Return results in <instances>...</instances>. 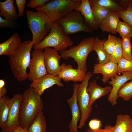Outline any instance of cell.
<instances>
[{
	"instance_id": "obj_11",
	"label": "cell",
	"mask_w": 132,
	"mask_h": 132,
	"mask_svg": "<svg viewBox=\"0 0 132 132\" xmlns=\"http://www.w3.org/2000/svg\"><path fill=\"white\" fill-rule=\"evenodd\" d=\"M121 75L116 74L108 83L112 86V89L108 96L107 100L113 106L117 104L118 92L122 86L127 81L132 79V71H125Z\"/></svg>"
},
{
	"instance_id": "obj_9",
	"label": "cell",
	"mask_w": 132,
	"mask_h": 132,
	"mask_svg": "<svg viewBox=\"0 0 132 132\" xmlns=\"http://www.w3.org/2000/svg\"><path fill=\"white\" fill-rule=\"evenodd\" d=\"M32 57L28 67V79L32 82L48 74L44 63V53L43 50L34 49L32 53Z\"/></svg>"
},
{
	"instance_id": "obj_7",
	"label": "cell",
	"mask_w": 132,
	"mask_h": 132,
	"mask_svg": "<svg viewBox=\"0 0 132 132\" xmlns=\"http://www.w3.org/2000/svg\"><path fill=\"white\" fill-rule=\"evenodd\" d=\"M56 21L67 36L80 32L91 33L93 30L86 25L80 12L76 10L71 11Z\"/></svg>"
},
{
	"instance_id": "obj_25",
	"label": "cell",
	"mask_w": 132,
	"mask_h": 132,
	"mask_svg": "<svg viewBox=\"0 0 132 132\" xmlns=\"http://www.w3.org/2000/svg\"><path fill=\"white\" fill-rule=\"evenodd\" d=\"M10 99L5 95L0 99V127L1 129L6 122L10 109Z\"/></svg>"
},
{
	"instance_id": "obj_38",
	"label": "cell",
	"mask_w": 132,
	"mask_h": 132,
	"mask_svg": "<svg viewBox=\"0 0 132 132\" xmlns=\"http://www.w3.org/2000/svg\"><path fill=\"white\" fill-rule=\"evenodd\" d=\"M88 124L89 128L95 131L100 128L101 122V121L99 119H94L89 121Z\"/></svg>"
},
{
	"instance_id": "obj_4",
	"label": "cell",
	"mask_w": 132,
	"mask_h": 132,
	"mask_svg": "<svg viewBox=\"0 0 132 132\" xmlns=\"http://www.w3.org/2000/svg\"><path fill=\"white\" fill-rule=\"evenodd\" d=\"M72 41L64 33L57 21L52 22L50 32L40 43L33 46L34 49L43 50L47 47H53L60 52L66 49L73 45Z\"/></svg>"
},
{
	"instance_id": "obj_27",
	"label": "cell",
	"mask_w": 132,
	"mask_h": 132,
	"mask_svg": "<svg viewBox=\"0 0 132 132\" xmlns=\"http://www.w3.org/2000/svg\"><path fill=\"white\" fill-rule=\"evenodd\" d=\"M91 6L95 20L99 26L107 16L110 10L106 8L98 5Z\"/></svg>"
},
{
	"instance_id": "obj_41",
	"label": "cell",
	"mask_w": 132,
	"mask_h": 132,
	"mask_svg": "<svg viewBox=\"0 0 132 132\" xmlns=\"http://www.w3.org/2000/svg\"><path fill=\"white\" fill-rule=\"evenodd\" d=\"M119 4L123 8L127 9L130 3L131 0H118Z\"/></svg>"
},
{
	"instance_id": "obj_31",
	"label": "cell",
	"mask_w": 132,
	"mask_h": 132,
	"mask_svg": "<svg viewBox=\"0 0 132 132\" xmlns=\"http://www.w3.org/2000/svg\"><path fill=\"white\" fill-rule=\"evenodd\" d=\"M121 41V39L118 38L114 51L110 56V61L117 64L122 57Z\"/></svg>"
},
{
	"instance_id": "obj_28",
	"label": "cell",
	"mask_w": 132,
	"mask_h": 132,
	"mask_svg": "<svg viewBox=\"0 0 132 132\" xmlns=\"http://www.w3.org/2000/svg\"><path fill=\"white\" fill-rule=\"evenodd\" d=\"M118 97L124 100L129 101L132 97V79L125 83L119 90Z\"/></svg>"
},
{
	"instance_id": "obj_10",
	"label": "cell",
	"mask_w": 132,
	"mask_h": 132,
	"mask_svg": "<svg viewBox=\"0 0 132 132\" xmlns=\"http://www.w3.org/2000/svg\"><path fill=\"white\" fill-rule=\"evenodd\" d=\"M22 97V94H15L10 99L8 119L1 129L2 132H13L16 128L20 126L19 117Z\"/></svg>"
},
{
	"instance_id": "obj_19",
	"label": "cell",
	"mask_w": 132,
	"mask_h": 132,
	"mask_svg": "<svg viewBox=\"0 0 132 132\" xmlns=\"http://www.w3.org/2000/svg\"><path fill=\"white\" fill-rule=\"evenodd\" d=\"M75 10L80 12L88 26L93 30L98 29L99 26L94 19L89 0H82L80 5Z\"/></svg>"
},
{
	"instance_id": "obj_20",
	"label": "cell",
	"mask_w": 132,
	"mask_h": 132,
	"mask_svg": "<svg viewBox=\"0 0 132 132\" xmlns=\"http://www.w3.org/2000/svg\"><path fill=\"white\" fill-rule=\"evenodd\" d=\"M120 18L117 11H110L99 25V27L103 32L115 34L117 33V28Z\"/></svg>"
},
{
	"instance_id": "obj_45",
	"label": "cell",
	"mask_w": 132,
	"mask_h": 132,
	"mask_svg": "<svg viewBox=\"0 0 132 132\" xmlns=\"http://www.w3.org/2000/svg\"></svg>"
},
{
	"instance_id": "obj_12",
	"label": "cell",
	"mask_w": 132,
	"mask_h": 132,
	"mask_svg": "<svg viewBox=\"0 0 132 132\" xmlns=\"http://www.w3.org/2000/svg\"><path fill=\"white\" fill-rule=\"evenodd\" d=\"M58 76L48 73L47 75L33 81L30 85L34 92L41 96L48 88L56 85L59 87H63V84Z\"/></svg>"
},
{
	"instance_id": "obj_43",
	"label": "cell",
	"mask_w": 132,
	"mask_h": 132,
	"mask_svg": "<svg viewBox=\"0 0 132 132\" xmlns=\"http://www.w3.org/2000/svg\"><path fill=\"white\" fill-rule=\"evenodd\" d=\"M86 132H94V131L89 128L87 130Z\"/></svg>"
},
{
	"instance_id": "obj_15",
	"label": "cell",
	"mask_w": 132,
	"mask_h": 132,
	"mask_svg": "<svg viewBox=\"0 0 132 132\" xmlns=\"http://www.w3.org/2000/svg\"><path fill=\"white\" fill-rule=\"evenodd\" d=\"M61 71L58 75L65 82L73 81L75 82H82L84 80L86 73L80 69H74L70 64L66 65L63 63L60 65Z\"/></svg>"
},
{
	"instance_id": "obj_42",
	"label": "cell",
	"mask_w": 132,
	"mask_h": 132,
	"mask_svg": "<svg viewBox=\"0 0 132 132\" xmlns=\"http://www.w3.org/2000/svg\"><path fill=\"white\" fill-rule=\"evenodd\" d=\"M13 132H29L27 129L23 128L19 126L16 128Z\"/></svg>"
},
{
	"instance_id": "obj_32",
	"label": "cell",
	"mask_w": 132,
	"mask_h": 132,
	"mask_svg": "<svg viewBox=\"0 0 132 132\" xmlns=\"http://www.w3.org/2000/svg\"><path fill=\"white\" fill-rule=\"evenodd\" d=\"M128 71H132V58L128 60L122 57L117 63V74Z\"/></svg>"
},
{
	"instance_id": "obj_16",
	"label": "cell",
	"mask_w": 132,
	"mask_h": 132,
	"mask_svg": "<svg viewBox=\"0 0 132 132\" xmlns=\"http://www.w3.org/2000/svg\"><path fill=\"white\" fill-rule=\"evenodd\" d=\"M117 73V64L111 61L103 64H95L93 66V73L101 74L102 81L104 83L109 81Z\"/></svg>"
},
{
	"instance_id": "obj_24",
	"label": "cell",
	"mask_w": 132,
	"mask_h": 132,
	"mask_svg": "<svg viewBox=\"0 0 132 132\" xmlns=\"http://www.w3.org/2000/svg\"><path fill=\"white\" fill-rule=\"evenodd\" d=\"M45 117L42 111L39 112L27 129L29 132H46Z\"/></svg>"
},
{
	"instance_id": "obj_14",
	"label": "cell",
	"mask_w": 132,
	"mask_h": 132,
	"mask_svg": "<svg viewBox=\"0 0 132 132\" xmlns=\"http://www.w3.org/2000/svg\"><path fill=\"white\" fill-rule=\"evenodd\" d=\"M79 84L75 83L74 85L73 93L71 97L66 100L71 110L72 119L69 128L70 132H78L77 124L81 117V112L77 103L76 92Z\"/></svg>"
},
{
	"instance_id": "obj_29",
	"label": "cell",
	"mask_w": 132,
	"mask_h": 132,
	"mask_svg": "<svg viewBox=\"0 0 132 132\" xmlns=\"http://www.w3.org/2000/svg\"><path fill=\"white\" fill-rule=\"evenodd\" d=\"M116 31L122 38L132 37V27L124 21H119Z\"/></svg>"
},
{
	"instance_id": "obj_22",
	"label": "cell",
	"mask_w": 132,
	"mask_h": 132,
	"mask_svg": "<svg viewBox=\"0 0 132 132\" xmlns=\"http://www.w3.org/2000/svg\"><path fill=\"white\" fill-rule=\"evenodd\" d=\"M106 39H100L97 37L95 38L94 42L93 50L96 53L97 60L98 63L103 64L110 61V55L105 51L104 47V42Z\"/></svg>"
},
{
	"instance_id": "obj_6",
	"label": "cell",
	"mask_w": 132,
	"mask_h": 132,
	"mask_svg": "<svg viewBox=\"0 0 132 132\" xmlns=\"http://www.w3.org/2000/svg\"><path fill=\"white\" fill-rule=\"evenodd\" d=\"M95 38L93 37L85 38L77 45L71 46L68 49L60 52V55L64 59L73 58L77 64V68L86 73V60L88 55L93 50Z\"/></svg>"
},
{
	"instance_id": "obj_40",
	"label": "cell",
	"mask_w": 132,
	"mask_h": 132,
	"mask_svg": "<svg viewBox=\"0 0 132 132\" xmlns=\"http://www.w3.org/2000/svg\"><path fill=\"white\" fill-rule=\"evenodd\" d=\"M114 126L110 125L106 126L103 129H100L94 131V132H114Z\"/></svg>"
},
{
	"instance_id": "obj_37",
	"label": "cell",
	"mask_w": 132,
	"mask_h": 132,
	"mask_svg": "<svg viewBox=\"0 0 132 132\" xmlns=\"http://www.w3.org/2000/svg\"><path fill=\"white\" fill-rule=\"evenodd\" d=\"M16 6L18 9V15L19 17H23L24 15L25 6L26 4V0H16Z\"/></svg>"
},
{
	"instance_id": "obj_33",
	"label": "cell",
	"mask_w": 132,
	"mask_h": 132,
	"mask_svg": "<svg viewBox=\"0 0 132 132\" xmlns=\"http://www.w3.org/2000/svg\"><path fill=\"white\" fill-rule=\"evenodd\" d=\"M118 38L116 36L109 34L104 42V47L106 52L110 55H111L114 50Z\"/></svg>"
},
{
	"instance_id": "obj_26",
	"label": "cell",
	"mask_w": 132,
	"mask_h": 132,
	"mask_svg": "<svg viewBox=\"0 0 132 132\" xmlns=\"http://www.w3.org/2000/svg\"><path fill=\"white\" fill-rule=\"evenodd\" d=\"M91 6L98 5L106 8L110 11H118L126 10L120 5L116 1L113 0H89Z\"/></svg>"
},
{
	"instance_id": "obj_44",
	"label": "cell",
	"mask_w": 132,
	"mask_h": 132,
	"mask_svg": "<svg viewBox=\"0 0 132 132\" xmlns=\"http://www.w3.org/2000/svg\"><path fill=\"white\" fill-rule=\"evenodd\" d=\"M131 3H132V0H131Z\"/></svg>"
},
{
	"instance_id": "obj_2",
	"label": "cell",
	"mask_w": 132,
	"mask_h": 132,
	"mask_svg": "<svg viewBox=\"0 0 132 132\" xmlns=\"http://www.w3.org/2000/svg\"><path fill=\"white\" fill-rule=\"evenodd\" d=\"M34 44L32 41H25L16 51L9 56V63L14 77L19 81L28 79L27 70L31 60V49Z\"/></svg>"
},
{
	"instance_id": "obj_13",
	"label": "cell",
	"mask_w": 132,
	"mask_h": 132,
	"mask_svg": "<svg viewBox=\"0 0 132 132\" xmlns=\"http://www.w3.org/2000/svg\"><path fill=\"white\" fill-rule=\"evenodd\" d=\"M57 50L50 47L44 49V58L48 73L58 76L61 71L59 61L62 57Z\"/></svg>"
},
{
	"instance_id": "obj_3",
	"label": "cell",
	"mask_w": 132,
	"mask_h": 132,
	"mask_svg": "<svg viewBox=\"0 0 132 132\" xmlns=\"http://www.w3.org/2000/svg\"><path fill=\"white\" fill-rule=\"evenodd\" d=\"M28 27L32 34V41L34 46L37 45L49 33L52 22L43 12L26 11Z\"/></svg>"
},
{
	"instance_id": "obj_18",
	"label": "cell",
	"mask_w": 132,
	"mask_h": 132,
	"mask_svg": "<svg viewBox=\"0 0 132 132\" xmlns=\"http://www.w3.org/2000/svg\"><path fill=\"white\" fill-rule=\"evenodd\" d=\"M21 38L16 33L8 39L0 44V55L9 56L13 54L21 45Z\"/></svg>"
},
{
	"instance_id": "obj_30",
	"label": "cell",
	"mask_w": 132,
	"mask_h": 132,
	"mask_svg": "<svg viewBox=\"0 0 132 132\" xmlns=\"http://www.w3.org/2000/svg\"><path fill=\"white\" fill-rule=\"evenodd\" d=\"M121 45L122 51V57L128 60L132 58L131 38L122 37Z\"/></svg>"
},
{
	"instance_id": "obj_39",
	"label": "cell",
	"mask_w": 132,
	"mask_h": 132,
	"mask_svg": "<svg viewBox=\"0 0 132 132\" xmlns=\"http://www.w3.org/2000/svg\"><path fill=\"white\" fill-rule=\"evenodd\" d=\"M5 83L2 79L0 80V99L5 95L7 91L6 88L5 87Z\"/></svg>"
},
{
	"instance_id": "obj_21",
	"label": "cell",
	"mask_w": 132,
	"mask_h": 132,
	"mask_svg": "<svg viewBox=\"0 0 132 132\" xmlns=\"http://www.w3.org/2000/svg\"><path fill=\"white\" fill-rule=\"evenodd\" d=\"M14 1L13 0H7L4 2H0V16L14 22L17 20L19 17L16 12Z\"/></svg>"
},
{
	"instance_id": "obj_35",
	"label": "cell",
	"mask_w": 132,
	"mask_h": 132,
	"mask_svg": "<svg viewBox=\"0 0 132 132\" xmlns=\"http://www.w3.org/2000/svg\"><path fill=\"white\" fill-rule=\"evenodd\" d=\"M16 25V23L14 21L6 19L0 16V27L1 28H14Z\"/></svg>"
},
{
	"instance_id": "obj_23",
	"label": "cell",
	"mask_w": 132,
	"mask_h": 132,
	"mask_svg": "<svg viewBox=\"0 0 132 132\" xmlns=\"http://www.w3.org/2000/svg\"><path fill=\"white\" fill-rule=\"evenodd\" d=\"M114 132H132V119L128 115L119 114L116 117Z\"/></svg>"
},
{
	"instance_id": "obj_1",
	"label": "cell",
	"mask_w": 132,
	"mask_h": 132,
	"mask_svg": "<svg viewBox=\"0 0 132 132\" xmlns=\"http://www.w3.org/2000/svg\"><path fill=\"white\" fill-rule=\"evenodd\" d=\"M40 96L30 87L24 91L19 117L20 125L22 128L28 129L38 113L42 111L43 106Z\"/></svg>"
},
{
	"instance_id": "obj_36",
	"label": "cell",
	"mask_w": 132,
	"mask_h": 132,
	"mask_svg": "<svg viewBox=\"0 0 132 132\" xmlns=\"http://www.w3.org/2000/svg\"><path fill=\"white\" fill-rule=\"evenodd\" d=\"M50 0H29L27 6L31 8H37L43 6Z\"/></svg>"
},
{
	"instance_id": "obj_8",
	"label": "cell",
	"mask_w": 132,
	"mask_h": 132,
	"mask_svg": "<svg viewBox=\"0 0 132 132\" xmlns=\"http://www.w3.org/2000/svg\"><path fill=\"white\" fill-rule=\"evenodd\" d=\"M93 76V73L91 72H87L84 80L79 84L77 90V101L81 114L78 127V129H81L84 126L92 110V106L89 105L90 97L87 88L89 80Z\"/></svg>"
},
{
	"instance_id": "obj_17",
	"label": "cell",
	"mask_w": 132,
	"mask_h": 132,
	"mask_svg": "<svg viewBox=\"0 0 132 132\" xmlns=\"http://www.w3.org/2000/svg\"><path fill=\"white\" fill-rule=\"evenodd\" d=\"M97 79L89 82L87 91L90 97L89 105L92 106L93 104L98 99L109 94L112 87L109 85L103 87L98 85L96 82Z\"/></svg>"
},
{
	"instance_id": "obj_5",
	"label": "cell",
	"mask_w": 132,
	"mask_h": 132,
	"mask_svg": "<svg viewBox=\"0 0 132 132\" xmlns=\"http://www.w3.org/2000/svg\"><path fill=\"white\" fill-rule=\"evenodd\" d=\"M81 0H52L36 8L37 11L45 13L52 22L56 21L71 11L75 10Z\"/></svg>"
},
{
	"instance_id": "obj_34",
	"label": "cell",
	"mask_w": 132,
	"mask_h": 132,
	"mask_svg": "<svg viewBox=\"0 0 132 132\" xmlns=\"http://www.w3.org/2000/svg\"><path fill=\"white\" fill-rule=\"evenodd\" d=\"M117 12L120 17L132 27V5L131 0L126 10Z\"/></svg>"
}]
</instances>
